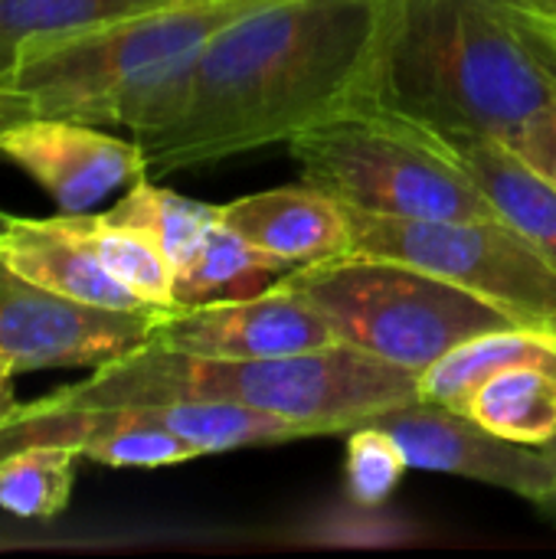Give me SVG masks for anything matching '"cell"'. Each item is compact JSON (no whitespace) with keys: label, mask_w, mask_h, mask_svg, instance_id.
<instances>
[{"label":"cell","mask_w":556,"mask_h":559,"mask_svg":"<svg viewBox=\"0 0 556 559\" xmlns=\"http://www.w3.org/2000/svg\"><path fill=\"white\" fill-rule=\"evenodd\" d=\"M383 0H265L184 59L131 134L151 174L292 141L338 111L364 69Z\"/></svg>","instance_id":"obj_1"},{"label":"cell","mask_w":556,"mask_h":559,"mask_svg":"<svg viewBox=\"0 0 556 559\" xmlns=\"http://www.w3.org/2000/svg\"><path fill=\"white\" fill-rule=\"evenodd\" d=\"M551 102L554 75L501 10L485 0H383L344 105L429 134L508 141Z\"/></svg>","instance_id":"obj_2"},{"label":"cell","mask_w":556,"mask_h":559,"mask_svg":"<svg viewBox=\"0 0 556 559\" xmlns=\"http://www.w3.org/2000/svg\"><path fill=\"white\" fill-rule=\"evenodd\" d=\"M174 400L236 403L305 426L311 436L347 432L393 406L419 400V377L351 344L288 357H203L144 344L95 367L23 409H92Z\"/></svg>","instance_id":"obj_3"},{"label":"cell","mask_w":556,"mask_h":559,"mask_svg":"<svg viewBox=\"0 0 556 559\" xmlns=\"http://www.w3.org/2000/svg\"><path fill=\"white\" fill-rule=\"evenodd\" d=\"M265 0H190L23 39L0 79L29 115L138 131L167 75L213 33Z\"/></svg>","instance_id":"obj_4"},{"label":"cell","mask_w":556,"mask_h":559,"mask_svg":"<svg viewBox=\"0 0 556 559\" xmlns=\"http://www.w3.org/2000/svg\"><path fill=\"white\" fill-rule=\"evenodd\" d=\"M275 285L324 311L341 344L390 360L416 377L475 334L524 324L469 288L380 255L344 252L298 265Z\"/></svg>","instance_id":"obj_5"},{"label":"cell","mask_w":556,"mask_h":559,"mask_svg":"<svg viewBox=\"0 0 556 559\" xmlns=\"http://www.w3.org/2000/svg\"><path fill=\"white\" fill-rule=\"evenodd\" d=\"M301 180L338 203L403 219H492L498 210L423 128L341 105L288 141Z\"/></svg>","instance_id":"obj_6"},{"label":"cell","mask_w":556,"mask_h":559,"mask_svg":"<svg viewBox=\"0 0 556 559\" xmlns=\"http://www.w3.org/2000/svg\"><path fill=\"white\" fill-rule=\"evenodd\" d=\"M344 213L351 252L357 255L410 262L488 298L524 324H551L556 318V265L501 216L403 219L351 206Z\"/></svg>","instance_id":"obj_7"},{"label":"cell","mask_w":556,"mask_h":559,"mask_svg":"<svg viewBox=\"0 0 556 559\" xmlns=\"http://www.w3.org/2000/svg\"><path fill=\"white\" fill-rule=\"evenodd\" d=\"M167 308L118 311L46 292L0 262V354L16 370L102 367L144 344Z\"/></svg>","instance_id":"obj_8"},{"label":"cell","mask_w":556,"mask_h":559,"mask_svg":"<svg viewBox=\"0 0 556 559\" xmlns=\"http://www.w3.org/2000/svg\"><path fill=\"white\" fill-rule=\"evenodd\" d=\"M367 423H377L400 442L410 468L492 485L537 504L541 511L554 508L556 452L551 445L505 439L478 426L472 416L426 400L393 406Z\"/></svg>","instance_id":"obj_9"},{"label":"cell","mask_w":556,"mask_h":559,"mask_svg":"<svg viewBox=\"0 0 556 559\" xmlns=\"http://www.w3.org/2000/svg\"><path fill=\"white\" fill-rule=\"evenodd\" d=\"M0 154L26 170L59 213H92L111 193L147 177L141 144L69 118H23L0 131Z\"/></svg>","instance_id":"obj_10"},{"label":"cell","mask_w":556,"mask_h":559,"mask_svg":"<svg viewBox=\"0 0 556 559\" xmlns=\"http://www.w3.org/2000/svg\"><path fill=\"white\" fill-rule=\"evenodd\" d=\"M151 344L203 357H288L341 344L334 324L308 298L272 285L262 295L170 308L161 314Z\"/></svg>","instance_id":"obj_11"},{"label":"cell","mask_w":556,"mask_h":559,"mask_svg":"<svg viewBox=\"0 0 556 559\" xmlns=\"http://www.w3.org/2000/svg\"><path fill=\"white\" fill-rule=\"evenodd\" d=\"M220 223L295 269L351 252L344 206L305 180L298 187H272L223 203Z\"/></svg>","instance_id":"obj_12"},{"label":"cell","mask_w":556,"mask_h":559,"mask_svg":"<svg viewBox=\"0 0 556 559\" xmlns=\"http://www.w3.org/2000/svg\"><path fill=\"white\" fill-rule=\"evenodd\" d=\"M0 262L39 288L85 305L118 308V311L147 308L56 216L49 219L13 216L10 229L0 239Z\"/></svg>","instance_id":"obj_13"},{"label":"cell","mask_w":556,"mask_h":559,"mask_svg":"<svg viewBox=\"0 0 556 559\" xmlns=\"http://www.w3.org/2000/svg\"><path fill=\"white\" fill-rule=\"evenodd\" d=\"M429 134V131H426ZM452 154L492 200L498 216L524 233L556 265V190L541 180L505 141L475 134H429Z\"/></svg>","instance_id":"obj_14"},{"label":"cell","mask_w":556,"mask_h":559,"mask_svg":"<svg viewBox=\"0 0 556 559\" xmlns=\"http://www.w3.org/2000/svg\"><path fill=\"white\" fill-rule=\"evenodd\" d=\"M534 364L556 373V331L551 324H508L475 334L419 373V400L449 409L465 406L469 393L492 373Z\"/></svg>","instance_id":"obj_15"},{"label":"cell","mask_w":556,"mask_h":559,"mask_svg":"<svg viewBox=\"0 0 556 559\" xmlns=\"http://www.w3.org/2000/svg\"><path fill=\"white\" fill-rule=\"evenodd\" d=\"M295 265L252 246L220 219L206 229L197 249L177 265L174 308H200L262 295Z\"/></svg>","instance_id":"obj_16"},{"label":"cell","mask_w":556,"mask_h":559,"mask_svg":"<svg viewBox=\"0 0 556 559\" xmlns=\"http://www.w3.org/2000/svg\"><path fill=\"white\" fill-rule=\"evenodd\" d=\"M478 426L531 445H547L556 439V373L514 364L485 377L462 406Z\"/></svg>","instance_id":"obj_17"},{"label":"cell","mask_w":556,"mask_h":559,"mask_svg":"<svg viewBox=\"0 0 556 559\" xmlns=\"http://www.w3.org/2000/svg\"><path fill=\"white\" fill-rule=\"evenodd\" d=\"M69 233H75L88 252L147 308H174L177 269L154 236L131 226H115L102 213H59Z\"/></svg>","instance_id":"obj_18"},{"label":"cell","mask_w":556,"mask_h":559,"mask_svg":"<svg viewBox=\"0 0 556 559\" xmlns=\"http://www.w3.org/2000/svg\"><path fill=\"white\" fill-rule=\"evenodd\" d=\"M72 445L26 442L0 452V508L16 518L46 521L69 508L75 485Z\"/></svg>","instance_id":"obj_19"},{"label":"cell","mask_w":556,"mask_h":559,"mask_svg":"<svg viewBox=\"0 0 556 559\" xmlns=\"http://www.w3.org/2000/svg\"><path fill=\"white\" fill-rule=\"evenodd\" d=\"M102 216L115 226H131V229H144L147 236H154L177 269L197 249L206 229L220 219V206L190 200L184 193L151 183V177H141Z\"/></svg>","instance_id":"obj_20"},{"label":"cell","mask_w":556,"mask_h":559,"mask_svg":"<svg viewBox=\"0 0 556 559\" xmlns=\"http://www.w3.org/2000/svg\"><path fill=\"white\" fill-rule=\"evenodd\" d=\"M174 3L190 0H0V62L7 66L10 52L29 36L95 26Z\"/></svg>","instance_id":"obj_21"},{"label":"cell","mask_w":556,"mask_h":559,"mask_svg":"<svg viewBox=\"0 0 556 559\" xmlns=\"http://www.w3.org/2000/svg\"><path fill=\"white\" fill-rule=\"evenodd\" d=\"M410 472L400 442L377 423H360L347 429V495L360 508H380L393 498L403 475Z\"/></svg>","instance_id":"obj_22"},{"label":"cell","mask_w":556,"mask_h":559,"mask_svg":"<svg viewBox=\"0 0 556 559\" xmlns=\"http://www.w3.org/2000/svg\"><path fill=\"white\" fill-rule=\"evenodd\" d=\"M505 144L556 190V102L528 118Z\"/></svg>","instance_id":"obj_23"},{"label":"cell","mask_w":556,"mask_h":559,"mask_svg":"<svg viewBox=\"0 0 556 559\" xmlns=\"http://www.w3.org/2000/svg\"><path fill=\"white\" fill-rule=\"evenodd\" d=\"M514 29L524 36V43L531 46V52L541 59V66L554 75L556 82V20H534V16H511L505 13Z\"/></svg>","instance_id":"obj_24"},{"label":"cell","mask_w":556,"mask_h":559,"mask_svg":"<svg viewBox=\"0 0 556 559\" xmlns=\"http://www.w3.org/2000/svg\"><path fill=\"white\" fill-rule=\"evenodd\" d=\"M485 3L501 13H511V16L556 20V0H485Z\"/></svg>","instance_id":"obj_25"},{"label":"cell","mask_w":556,"mask_h":559,"mask_svg":"<svg viewBox=\"0 0 556 559\" xmlns=\"http://www.w3.org/2000/svg\"><path fill=\"white\" fill-rule=\"evenodd\" d=\"M23 118H33L29 108H26V102L0 79V131L10 128V124H16V121H23Z\"/></svg>","instance_id":"obj_26"},{"label":"cell","mask_w":556,"mask_h":559,"mask_svg":"<svg viewBox=\"0 0 556 559\" xmlns=\"http://www.w3.org/2000/svg\"><path fill=\"white\" fill-rule=\"evenodd\" d=\"M20 370H16V364L7 357V354H0V423L13 413V406H16V400H13V377H16Z\"/></svg>","instance_id":"obj_27"},{"label":"cell","mask_w":556,"mask_h":559,"mask_svg":"<svg viewBox=\"0 0 556 559\" xmlns=\"http://www.w3.org/2000/svg\"><path fill=\"white\" fill-rule=\"evenodd\" d=\"M10 223H13V216H10V213H0V239H3V233L10 229Z\"/></svg>","instance_id":"obj_28"},{"label":"cell","mask_w":556,"mask_h":559,"mask_svg":"<svg viewBox=\"0 0 556 559\" xmlns=\"http://www.w3.org/2000/svg\"><path fill=\"white\" fill-rule=\"evenodd\" d=\"M547 445H551V449H554V452H556V439H554V442H547ZM547 514H551V518H556V501H554V508H551Z\"/></svg>","instance_id":"obj_29"},{"label":"cell","mask_w":556,"mask_h":559,"mask_svg":"<svg viewBox=\"0 0 556 559\" xmlns=\"http://www.w3.org/2000/svg\"><path fill=\"white\" fill-rule=\"evenodd\" d=\"M551 328H554V331H556V318H554V321H551Z\"/></svg>","instance_id":"obj_30"},{"label":"cell","mask_w":556,"mask_h":559,"mask_svg":"<svg viewBox=\"0 0 556 559\" xmlns=\"http://www.w3.org/2000/svg\"><path fill=\"white\" fill-rule=\"evenodd\" d=\"M0 69H3V62H0Z\"/></svg>","instance_id":"obj_31"}]
</instances>
